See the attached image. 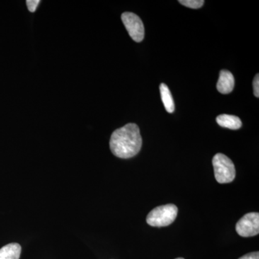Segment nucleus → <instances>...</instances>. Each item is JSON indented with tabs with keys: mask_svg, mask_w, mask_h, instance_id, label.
Instances as JSON below:
<instances>
[{
	"mask_svg": "<svg viewBox=\"0 0 259 259\" xmlns=\"http://www.w3.org/2000/svg\"><path fill=\"white\" fill-rule=\"evenodd\" d=\"M141 146L142 138L139 126L135 123H128L115 130L110 138V150L118 158L134 157L141 151Z\"/></svg>",
	"mask_w": 259,
	"mask_h": 259,
	"instance_id": "obj_1",
	"label": "nucleus"
},
{
	"mask_svg": "<svg viewBox=\"0 0 259 259\" xmlns=\"http://www.w3.org/2000/svg\"><path fill=\"white\" fill-rule=\"evenodd\" d=\"M179 3L192 9H199L203 6L204 2L203 0H180Z\"/></svg>",
	"mask_w": 259,
	"mask_h": 259,
	"instance_id": "obj_10",
	"label": "nucleus"
},
{
	"mask_svg": "<svg viewBox=\"0 0 259 259\" xmlns=\"http://www.w3.org/2000/svg\"><path fill=\"white\" fill-rule=\"evenodd\" d=\"M216 121L218 125L221 127L231 130H238L241 128L242 126L241 119L235 115L223 114L218 116Z\"/></svg>",
	"mask_w": 259,
	"mask_h": 259,
	"instance_id": "obj_7",
	"label": "nucleus"
},
{
	"mask_svg": "<svg viewBox=\"0 0 259 259\" xmlns=\"http://www.w3.org/2000/svg\"><path fill=\"white\" fill-rule=\"evenodd\" d=\"M253 93H254V95L255 97L258 98L259 97V75L257 74L255 75L254 79H253Z\"/></svg>",
	"mask_w": 259,
	"mask_h": 259,
	"instance_id": "obj_12",
	"label": "nucleus"
},
{
	"mask_svg": "<svg viewBox=\"0 0 259 259\" xmlns=\"http://www.w3.org/2000/svg\"><path fill=\"white\" fill-rule=\"evenodd\" d=\"M214 177L220 184L231 183L236 177L234 163L226 155L217 153L212 158Z\"/></svg>",
	"mask_w": 259,
	"mask_h": 259,
	"instance_id": "obj_3",
	"label": "nucleus"
},
{
	"mask_svg": "<svg viewBox=\"0 0 259 259\" xmlns=\"http://www.w3.org/2000/svg\"><path fill=\"white\" fill-rule=\"evenodd\" d=\"M160 93H161L162 102L166 111L168 113H172L175 110V102L169 89L165 83H161L160 85Z\"/></svg>",
	"mask_w": 259,
	"mask_h": 259,
	"instance_id": "obj_9",
	"label": "nucleus"
},
{
	"mask_svg": "<svg viewBox=\"0 0 259 259\" xmlns=\"http://www.w3.org/2000/svg\"><path fill=\"white\" fill-rule=\"evenodd\" d=\"M121 18L133 40L137 42L142 41L144 38L145 28L141 19L133 13H122Z\"/></svg>",
	"mask_w": 259,
	"mask_h": 259,
	"instance_id": "obj_4",
	"label": "nucleus"
},
{
	"mask_svg": "<svg viewBox=\"0 0 259 259\" xmlns=\"http://www.w3.org/2000/svg\"><path fill=\"white\" fill-rule=\"evenodd\" d=\"M22 248L16 243H10L0 249V259H19Z\"/></svg>",
	"mask_w": 259,
	"mask_h": 259,
	"instance_id": "obj_8",
	"label": "nucleus"
},
{
	"mask_svg": "<svg viewBox=\"0 0 259 259\" xmlns=\"http://www.w3.org/2000/svg\"><path fill=\"white\" fill-rule=\"evenodd\" d=\"M178 208L173 204H165L152 209L146 218V222L153 227H166L176 220Z\"/></svg>",
	"mask_w": 259,
	"mask_h": 259,
	"instance_id": "obj_2",
	"label": "nucleus"
},
{
	"mask_svg": "<svg viewBox=\"0 0 259 259\" xmlns=\"http://www.w3.org/2000/svg\"><path fill=\"white\" fill-rule=\"evenodd\" d=\"M40 3V1H39V0H27L26 5L28 6L29 11L34 13L36 10L37 5Z\"/></svg>",
	"mask_w": 259,
	"mask_h": 259,
	"instance_id": "obj_11",
	"label": "nucleus"
},
{
	"mask_svg": "<svg viewBox=\"0 0 259 259\" xmlns=\"http://www.w3.org/2000/svg\"><path fill=\"white\" fill-rule=\"evenodd\" d=\"M238 259H259V253L258 251L252 252Z\"/></svg>",
	"mask_w": 259,
	"mask_h": 259,
	"instance_id": "obj_13",
	"label": "nucleus"
},
{
	"mask_svg": "<svg viewBox=\"0 0 259 259\" xmlns=\"http://www.w3.org/2000/svg\"><path fill=\"white\" fill-rule=\"evenodd\" d=\"M235 86L234 76L231 72L227 70H222L220 73L217 89L219 93L227 95L231 93Z\"/></svg>",
	"mask_w": 259,
	"mask_h": 259,
	"instance_id": "obj_6",
	"label": "nucleus"
},
{
	"mask_svg": "<svg viewBox=\"0 0 259 259\" xmlns=\"http://www.w3.org/2000/svg\"><path fill=\"white\" fill-rule=\"evenodd\" d=\"M176 259H185V258H177Z\"/></svg>",
	"mask_w": 259,
	"mask_h": 259,
	"instance_id": "obj_14",
	"label": "nucleus"
},
{
	"mask_svg": "<svg viewBox=\"0 0 259 259\" xmlns=\"http://www.w3.org/2000/svg\"><path fill=\"white\" fill-rule=\"evenodd\" d=\"M236 232L242 237L257 236L259 233L258 212H250L245 214L237 223Z\"/></svg>",
	"mask_w": 259,
	"mask_h": 259,
	"instance_id": "obj_5",
	"label": "nucleus"
}]
</instances>
